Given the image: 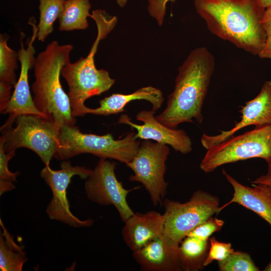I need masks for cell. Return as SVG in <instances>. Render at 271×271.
Here are the masks:
<instances>
[{"label": "cell", "mask_w": 271, "mask_h": 271, "mask_svg": "<svg viewBox=\"0 0 271 271\" xmlns=\"http://www.w3.org/2000/svg\"><path fill=\"white\" fill-rule=\"evenodd\" d=\"M73 49L71 44L50 43L36 58L35 81L32 89L36 107L60 127L75 125L68 94L63 89L60 75L63 67L70 62Z\"/></svg>", "instance_id": "3957f363"}, {"label": "cell", "mask_w": 271, "mask_h": 271, "mask_svg": "<svg viewBox=\"0 0 271 271\" xmlns=\"http://www.w3.org/2000/svg\"><path fill=\"white\" fill-rule=\"evenodd\" d=\"M90 17L96 23L97 34L88 55L74 63L69 62L63 67L61 73L68 86L72 112L75 117L87 114L85 100L108 91L115 82L107 71L96 68L94 56L100 41L113 29L117 19L102 10H93Z\"/></svg>", "instance_id": "277c9868"}, {"label": "cell", "mask_w": 271, "mask_h": 271, "mask_svg": "<svg viewBox=\"0 0 271 271\" xmlns=\"http://www.w3.org/2000/svg\"><path fill=\"white\" fill-rule=\"evenodd\" d=\"M263 270L271 271V261L265 266Z\"/></svg>", "instance_id": "836d02e7"}, {"label": "cell", "mask_w": 271, "mask_h": 271, "mask_svg": "<svg viewBox=\"0 0 271 271\" xmlns=\"http://www.w3.org/2000/svg\"><path fill=\"white\" fill-rule=\"evenodd\" d=\"M220 200L217 196L198 190L185 203L165 199L163 236L179 245L187 234L196 226L217 213Z\"/></svg>", "instance_id": "ba28073f"}, {"label": "cell", "mask_w": 271, "mask_h": 271, "mask_svg": "<svg viewBox=\"0 0 271 271\" xmlns=\"http://www.w3.org/2000/svg\"><path fill=\"white\" fill-rule=\"evenodd\" d=\"M169 146L144 140L132 160L126 165L133 172L130 181L141 183L154 206L162 205L168 184L165 180Z\"/></svg>", "instance_id": "9c48e42d"}, {"label": "cell", "mask_w": 271, "mask_h": 271, "mask_svg": "<svg viewBox=\"0 0 271 271\" xmlns=\"http://www.w3.org/2000/svg\"><path fill=\"white\" fill-rule=\"evenodd\" d=\"M136 100H145L152 105L156 111L162 106L164 98L162 91L149 86L137 89L127 94L114 93L99 100L100 106L96 108H87V114L108 116L125 111L124 107L130 102Z\"/></svg>", "instance_id": "ac0fdd59"}, {"label": "cell", "mask_w": 271, "mask_h": 271, "mask_svg": "<svg viewBox=\"0 0 271 271\" xmlns=\"http://www.w3.org/2000/svg\"><path fill=\"white\" fill-rule=\"evenodd\" d=\"M215 58L205 47L191 51L178 69L173 92L164 110L156 116L165 126L177 128L184 122L201 124L202 107L215 69Z\"/></svg>", "instance_id": "7a4b0ae2"}, {"label": "cell", "mask_w": 271, "mask_h": 271, "mask_svg": "<svg viewBox=\"0 0 271 271\" xmlns=\"http://www.w3.org/2000/svg\"><path fill=\"white\" fill-rule=\"evenodd\" d=\"M224 223L223 220L211 217L190 231L186 236L207 241L211 234L221 230Z\"/></svg>", "instance_id": "4316f807"}, {"label": "cell", "mask_w": 271, "mask_h": 271, "mask_svg": "<svg viewBox=\"0 0 271 271\" xmlns=\"http://www.w3.org/2000/svg\"><path fill=\"white\" fill-rule=\"evenodd\" d=\"M156 111L143 110L136 115V118L143 123L133 122L126 114H122L118 123L127 124L136 129V138L144 140H154L156 142L171 146L174 150L182 154H187L192 150L190 138L183 129L171 128L159 122L156 118Z\"/></svg>", "instance_id": "4fadbf2b"}, {"label": "cell", "mask_w": 271, "mask_h": 271, "mask_svg": "<svg viewBox=\"0 0 271 271\" xmlns=\"http://www.w3.org/2000/svg\"><path fill=\"white\" fill-rule=\"evenodd\" d=\"M175 0H148V10L150 15L161 26L166 14V5L169 2H175Z\"/></svg>", "instance_id": "f1b7e54d"}, {"label": "cell", "mask_w": 271, "mask_h": 271, "mask_svg": "<svg viewBox=\"0 0 271 271\" xmlns=\"http://www.w3.org/2000/svg\"><path fill=\"white\" fill-rule=\"evenodd\" d=\"M222 174L233 187L234 193L230 200L219 207L217 214L236 203L252 211L271 226V190L259 184H252V187L244 186L224 169Z\"/></svg>", "instance_id": "e0dca14e"}, {"label": "cell", "mask_w": 271, "mask_h": 271, "mask_svg": "<svg viewBox=\"0 0 271 271\" xmlns=\"http://www.w3.org/2000/svg\"><path fill=\"white\" fill-rule=\"evenodd\" d=\"M261 24L266 35L264 46L258 55L261 59L271 60V6L265 8Z\"/></svg>", "instance_id": "83f0119b"}, {"label": "cell", "mask_w": 271, "mask_h": 271, "mask_svg": "<svg viewBox=\"0 0 271 271\" xmlns=\"http://www.w3.org/2000/svg\"><path fill=\"white\" fill-rule=\"evenodd\" d=\"M29 23L32 26L33 34L25 48L23 41L24 35L21 33V48L18 52V60L21 64L20 73L14 85V90L11 99L2 112L4 114H9L8 118L13 121L21 114H34L47 118L36 107L31 94L29 84V71L34 67L36 60L34 43L37 37L35 19L34 18H30Z\"/></svg>", "instance_id": "7c38bea8"}, {"label": "cell", "mask_w": 271, "mask_h": 271, "mask_svg": "<svg viewBox=\"0 0 271 271\" xmlns=\"http://www.w3.org/2000/svg\"><path fill=\"white\" fill-rule=\"evenodd\" d=\"M241 120L235 123L231 129L221 131L217 135L209 136L204 133L201 142L203 147L208 150L230 137L239 130L249 125L255 127L271 124V81H265L258 94L252 100L241 106Z\"/></svg>", "instance_id": "5bb4252c"}, {"label": "cell", "mask_w": 271, "mask_h": 271, "mask_svg": "<svg viewBox=\"0 0 271 271\" xmlns=\"http://www.w3.org/2000/svg\"><path fill=\"white\" fill-rule=\"evenodd\" d=\"M133 258L143 271H179V245L171 243L163 235L133 252Z\"/></svg>", "instance_id": "9a60e30c"}, {"label": "cell", "mask_w": 271, "mask_h": 271, "mask_svg": "<svg viewBox=\"0 0 271 271\" xmlns=\"http://www.w3.org/2000/svg\"><path fill=\"white\" fill-rule=\"evenodd\" d=\"M262 6L265 8L271 6V0H259Z\"/></svg>", "instance_id": "1f68e13d"}, {"label": "cell", "mask_w": 271, "mask_h": 271, "mask_svg": "<svg viewBox=\"0 0 271 271\" xmlns=\"http://www.w3.org/2000/svg\"><path fill=\"white\" fill-rule=\"evenodd\" d=\"M207 150L200 164L205 173L223 165L255 158L271 165V124L233 136Z\"/></svg>", "instance_id": "52a82bcc"}, {"label": "cell", "mask_w": 271, "mask_h": 271, "mask_svg": "<svg viewBox=\"0 0 271 271\" xmlns=\"http://www.w3.org/2000/svg\"><path fill=\"white\" fill-rule=\"evenodd\" d=\"M140 144L134 132H128L122 139L115 140L110 133L101 136L84 133L75 125H65L60 126L58 146L54 157L65 160L82 154H90L126 165L137 153Z\"/></svg>", "instance_id": "5b68a950"}, {"label": "cell", "mask_w": 271, "mask_h": 271, "mask_svg": "<svg viewBox=\"0 0 271 271\" xmlns=\"http://www.w3.org/2000/svg\"><path fill=\"white\" fill-rule=\"evenodd\" d=\"M16 151L6 152L4 142L0 140V195L14 190L20 172H12L8 168L9 161L15 156Z\"/></svg>", "instance_id": "cb8c5ba5"}, {"label": "cell", "mask_w": 271, "mask_h": 271, "mask_svg": "<svg viewBox=\"0 0 271 271\" xmlns=\"http://www.w3.org/2000/svg\"><path fill=\"white\" fill-rule=\"evenodd\" d=\"M16 126L5 122L1 127L0 140L6 152L20 148L34 152L45 164H50L58 146L60 127L52 119L34 114H21L15 120Z\"/></svg>", "instance_id": "8992f818"}, {"label": "cell", "mask_w": 271, "mask_h": 271, "mask_svg": "<svg viewBox=\"0 0 271 271\" xmlns=\"http://www.w3.org/2000/svg\"><path fill=\"white\" fill-rule=\"evenodd\" d=\"M116 2L120 7H123L127 3L126 0H116Z\"/></svg>", "instance_id": "d6a6232c"}, {"label": "cell", "mask_w": 271, "mask_h": 271, "mask_svg": "<svg viewBox=\"0 0 271 271\" xmlns=\"http://www.w3.org/2000/svg\"><path fill=\"white\" fill-rule=\"evenodd\" d=\"M165 218L156 211L134 213L124 222L121 235L127 246L133 252L153 239L163 236Z\"/></svg>", "instance_id": "2e32d148"}, {"label": "cell", "mask_w": 271, "mask_h": 271, "mask_svg": "<svg viewBox=\"0 0 271 271\" xmlns=\"http://www.w3.org/2000/svg\"><path fill=\"white\" fill-rule=\"evenodd\" d=\"M251 184L263 185L271 190V165H268L267 173L251 182Z\"/></svg>", "instance_id": "4dcf8cb0"}, {"label": "cell", "mask_w": 271, "mask_h": 271, "mask_svg": "<svg viewBox=\"0 0 271 271\" xmlns=\"http://www.w3.org/2000/svg\"><path fill=\"white\" fill-rule=\"evenodd\" d=\"M13 86L3 82H0V111L5 109L12 96V89Z\"/></svg>", "instance_id": "f546056e"}, {"label": "cell", "mask_w": 271, "mask_h": 271, "mask_svg": "<svg viewBox=\"0 0 271 271\" xmlns=\"http://www.w3.org/2000/svg\"><path fill=\"white\" fill-rule=\"evenodd\" d=\"M9 38L7 34L0 35V82L14 86L17 81L15 71L18 54L8 45Z\"/></svg>", "instance_id": "603a6c76"}, {"label": "cell", "mask_w": 271, "mask_h": 271, "mask_svg": "<svg viewBox=\"0 0 271 271\" xmlns=\"http://www.w3.org/2000/svg\"><path fill=\"white\" fill-rule=\"evenodd\" d=\"M0 270L22 271L28 258L23 245L16 242L0 218Z\"/></svg>", "instance_id": "d6986e66"}, {"label": "cell", "mask_w": 271, "mask_h": 271, "mask_svg": "<svg viewBox=\"0 0 271 271\" xmlns=\"http://www.w3.org/2000/svg\"><path fill=\"white\" fill-rule=\"evenodd\" d=\"M207 241L186 236L179 245L181 270H197L201 268L205 258Z\"/></svg>", "instance_id": "44dd1931"}, {"label": "cell", "mask_w": 271, "mask_h": 271, "mask_svg": "<svg viewBox=\"0 0 271 271\" xmlns=\"http://www.w3.org/2000/svg\"><path fill=\"white\" fill-rule=\"evenodd\" d=\"M116 165L114 162L100 158L86 179L84 189L89 200L101 206L113 205L124 221L134 213L127 203V195L140 187L124 188L116 176Z\"/></svg>", "instance_id": "8fae6325"}, {"label": "cell", "mask_w": 271, "mask_h": 271, "mask_svg": "<svg viewBox=\"0 0 271 271\" xmlns=\"http://www.w3.org/2000/svg\"><path fill=\"white\" fill-rule=\"evenodd\" d=\"M91 171L92 170L83 166H73L69 161H62L59 170L52 169L50 164L45 165L40 176L52 194V198L46 210L49 219L74 228L90 227L93 225V220H81L72 213L67 196V190L72 177L78 176L82 179H86Z\"/></svg>", "instance_id": "30bf717a"}, {"label": "cell", "mask_w": 271, "mask_h": 271, "mask_svg": "<svg viewBox=\"0 0 271 271\" xmlns=\"http://www.w3.org/2000/svg\"><path fill=\"white\" fill-rule=\"evenodd\" d=\"M39 21L37 39L44 42L53 31L54 24L63 11L65 0H39Z\"/></svg>", "instance_id": "7402d4cb"}, {"label": "cell", "mask_w": 271, "mask_h": 271, "mask_svg": "<svg viewBox=\"0 0 271 271\" xmlns=\"http://www.w3.org/2000/svg\"><path fill=\"white\" fill-rule=\"evenodd\" d=\"M91 5L89 0H65L59 17V30L61 31L85 30L88 27Z\"/></svg>", "instance_id": "ffe728a7"}, {"label": "cell", "mask_w": 271, "mask_h": 271, "mask_svg": "<svg viewBox=\"0 0 271 271\" xmlns=\"http://www.w3.org/2000/svg\"><path fill=\"white\" fill-rule=\"evenodd\" d=\"M209 241L210 250L203 262V266L209 265L214 260H223L234 251L230 243L219 241L214 237L210 238Z\"/></svg>", "instance_id": "484cf974"}, {"label": "cell", "mask_w": 271, "mask_h": 271, "mask_svg": "<svg viewBox=\"0 0 271 271\" xmlns=\"http://www.w3.org/2000/svg\"><path fill=\"white\" fill-rule=\"evenodd\" d=\"M194 6L213 35L258 56L266 40L259 0H195Z\"/></svg>", "instance_id": "6da1fadb"}, {"label": "cell", "mask_w": 271, "mask_h": 271, "mask_svg": "<svg viewBox=\"0 0 271 271\" xmlns=\"http://www.w3.org/2000/svg\"><path fill=\"white\" fill-rule=\"evenodd\" d=\"M220 271H258L259 270L249 254L241 251H234L225 259L218 261Z\"/></svg>", "instance_id": "d4e9b609"}]
</instances>
